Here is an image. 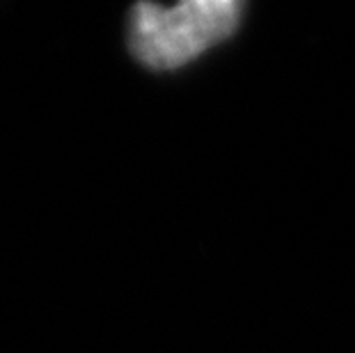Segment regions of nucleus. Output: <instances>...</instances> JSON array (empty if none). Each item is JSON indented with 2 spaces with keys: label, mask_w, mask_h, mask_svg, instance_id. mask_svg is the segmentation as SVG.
<instances>
[{
  "label": "nucleus",
  "mask_w": 355,
  "mask_h": 353,
  "mask_svg": "<svg viewBox=\"0 0 355 353\" xmlns=\"http://www.w3.org/2000/svg\"><path fill=\"white\" fill-rule=\"evenodd\" d=\"M239 21L241 5L234 0H188L175 7L142 3L131 14L128 46L149 69H177L227 40Z\"/></svg>",
  "instance_id": "f257e3e1"
}]
</instances>
